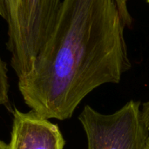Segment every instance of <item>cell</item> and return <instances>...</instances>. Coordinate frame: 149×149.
Listing matches in <instances>:
<instances>
[{
	"label": "cell",
	"mask_w": 149,
	"mask_h": 149,
	"mask_svg": "<svg viewBox=\"0 0 149 149\" xmlns=\"http://www.w3.org/2000/svg\"><path fill=\"white\" fill-rule=\"evenodd\" d=\"M58 126L33 111L14 109L9 149H64Z\"/></svg>",
	"instance_id": "277c9868"
},
{
	"label": "cell",
	"mask_w": 149,
	"mask_h": 149,
	"mask_svg": "<svg viewBox=\"0 0 149 149\" xmlns=\"http://www.w3.org/2000/svg\"><path fill=\"white\" fill-rule=\"evenodd\" d=\"M146 149H149V138H148V144H147V148Z\"/></svg>",
	"instance_id": "ba28073f"
},
{
	"label": "cell",
	"mask_w": 149,
	"mask_h": 149,
	"mask_svg": "<svg viewBox=\"0 0 149 149\" xmlns=\"http://www.w3.org/2000/svg\"><path fill=\"white\" fill-rule=\"evenodd\" d=\"M0 149H9V144H6L4 141L0 140Z\"/></svg>",
	"instance_id": "52a82bcc"
},
{
	"label": "cell",
	"mask_w": 149,
	"mask_h": 149,
	"mask_svg": "<svg viewBox=\"0 0 149 149\" xmlns=\"http://www.w3.org/2000/svg\"><path fill=\"white\" fill-rule=\"evenodd\" d=\"M63 0H0L7 24L6 46L18 79L31 70L51 35Z\"/></svg>",
	"instance_id": "7a4b0ae2"
},
{
	"label": "cell",
	"mask_w": 149,
	"mask_h": 149,
	"mask_svg": "<svg viewBox=\"0 0 149 149\" xmlns=\"http://www.w3.org/2000/svg\"><path fill=\"white\" fill-rule=\"evenodd\" d=\"M131 23L128 0H63L51 35L18 79L24 103L45 119L65 120L94 89L120 82L131 68Z\"/></svg>",
	"instance_id": "6da1fadb"
},
{
	"label": "cell",
	"mask_w": 149,
	"mask_h": 149,
	"mask_svg": "<svg viewBox=\"0 0 149 149\" xmlns=\"http://www.w3.org/2000/svg\"><path fill=\"white\" fill-rule=\"evenodd\" d=\"M141 103L130 100L115 113L106 114L86 105L79 116L87 149H146L149 138Z\"/></svg>",
	"instance_id": "3957f363"
},
{
	"label": "cell",
	"mask_w": 149,
	"mask_h": 149,
	"mask_svg": "<svg viewBox=\"0 0 149 149\" xmlns=\"http://www.w3.org/2000/svg\"><path fill=\"white\" fill-rule=\"evenodd\" d=\"M146 1H147V2H148V3H149V0H146Z\"/></svg>",
	"instance_id": "9c48e42d"
},
{
	"label": "cell",
	"mask_w": 149,
	"mask_h": 149,
	"mask_svg": "<svg viewBox=\"0 0 149 149\" xmlns=\"http://www.w3.org/2000/svg\"><path fill=\"white\" fill-rule=\"evenodd\" d=\"M9 89L7 66L0 57V106H4L9 103Z\"/></svg>",
	"instance_id": "5b68a950"
},
{
	"label": "cell",
	"mask_w": 149,
	"mask_h": 149,
	"mask_svg": "<svg viewBox=\"0 0 149 149\" xmlns=\"http://www.w3.org/2000/svg\"><path fill=\"white\" fill-rule=\"evenodd\" d=\"M141 114H142V119L145 123V126L149 132V100L142 104Z\"/></svg>",
	"instance_id": "8992f818"
}]
</instances>
